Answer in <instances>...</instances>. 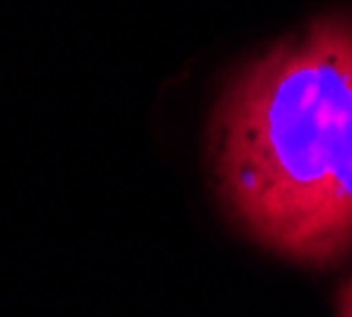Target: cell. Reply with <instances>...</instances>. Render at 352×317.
Instances as JSON below:
<instances>
[{"label":"cell","instance_id":"6da1fadb","mask_svg":"<svg viewBox=\"0 0 352 317\" xmlns=\"http://www.w3.org/2000/svg\"><path fill=\"white\" fill-rule=\"evenodd\" d=\"M222 206L261 248L327 267L352 251V10L245 64L210 127Z\"/></svg>","mask_w":352,"mask_h":317},{"label":"cell","instance_id":"7a4b0ae2","mask_svg":"<svg viewBox=\"0 0 352 317\" xmlns=\"http://www.w3.org/2000/svg\"><path fill=\"white\" fill-rule=\"evenodd\" d=\"M336 314L352 317V279L340 289V295H336Z\"/></svg>","mask_w":352,"mask_h":317}]
</instances>
